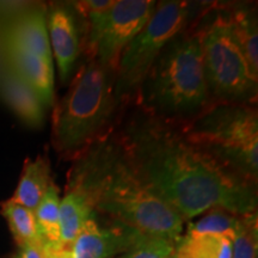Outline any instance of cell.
<instances>
[{"label":"cell","instance_id":"6da1fadb","mask_svg":"<svg viewBox=\"0 0 258 258\" xmlns=\"http://www.w3.org/2000/svg\"><path fill=\"white\" fill-rule=\"evenodd\" d=\"M117 139L144 184L184 220L213 208L238 217L257 213V183L190 143L178 123L141 110Z\"/></svg>","mask_w":258,"mask_h":258},{"label":"cell","instance_id":"7a4b0ae2","mask_svg":"<svg viewBox=\"0 0 258 258\" xmlns=\"http://www.w3.org/2000/svg\"><path fill=\"white\" fill-rule=\"evenodd\" d=\"M67 188L82 192L95 212L148 237L178 241L184 228V219L144 184L109 134L74 156Z\"/></svg>","mask_w":258,"mask_h":258},{"label":"cell","instance_id":"3957f363","mask_svg":"<svg viewBox=\"0 0 258 258\" xmlns=\"http://www.w3.org/2000/svg\"><path fill=\"white\" fill-rule=\"evenodd\" d=\"M138 91L141 110L172 123H185L212 104L199 29L184 28L167 43Z\"/></svg>","mask_w":258,"mask_h":258},{"label":"cell","instance_id":"277c9868","mask_svg":"<svg viewBox=\"0 0 258 258\" xmlns=\"http://www.w3.org/2000/svg\"><path fill=\"white\" fill-rule=\"evenodd\" d=\"M114 76L93 59L79 70L54 114L53 138L59 152L74 157L104 137L120 102Z\"/></svg>","mask_w":258,"mask_h":258},{"label":"cell","instance_id":"5b68a950","mask_svg":"<svg viewBox=\"0 0 258 258\" xmlns=\"http://www.w3.org/2000/svg\"><path fill=\"white\" fill-rule=\"evenodd\" d=\"M179 125L190 143L225 167L257 183L258 116L252 104L212 103Z\"/></svg>","mask_w":258,"mask_h":258},{"label":"cell","instance_id":"8992f818","mask_svg":"<svg viewBox=\"0 0 258 258\" xmlns=\"http://www.w3.org/2000/svg\"><path fill=\"white\" fill-rule=\"evenodd\" d=\"M202 62L213 103L252 104L257 97L256 76L235 40L230 17L218 14L200 29Z\"/></svg>","mask_w":258,"mask_h":258},{"label":"cell","instance_id":"52a82bcc","mask_svg":"<svg viewBox=\"0 0 258 258\" xmlns=\"http://www.w3.org/2000/svg\"><path fill=\"white\" fill-rule=\"evenodd\" d=\"M189 3L159 2L134 40L125 47L116 70L115 93L118 101L139 89L167 43L186 27Z\"/></svg>","mask_w":258,"mask_h":258},{"label":"cell","instance_id":"ba28073f","mask_svg":"<svg viewBox=\"0 0 258 258\" xmlns=\"http://www.w3.org/2000/svg\"><path fill=\"white\" fill-rule=\"evenodd\" d=\"M156 5L153 0H118L105 11L84 17L90 59L116 73L125 47L143 30Z\"/></svg>","mask_w":258,"mask_h":258},{"label":"cell","instance_id":"9c48e42d","mask_svg":"<svg viewBox=\"0 0 258 258\" xmlns=\"http://www.w3.org/2000/svg\"><path fill=\"white\" fill-rule=\"evenodd\" d=\"M143 235L117 222L110 227H102L93 215L71 245V258H116Z\"/></svg>","mask_w":258,"mask_h":258},{"label":"cell","instance_id":"30bf717a","mask_svg":"<svg viewBox=\"0 0 258 258\" xmlns=\"http://www.w3.org/2000/svg\"><path fill=\"white\" fill-rule=\"evenodd\" d=\"M47 29L51 54H54L60 78L66 83L80 55L79 25L72 6L51 5L47 12Z\"/></svg>","mask_w":258,"mask_h":258},{"label":"cell","instance_id":"8fae6325","mask_svg":"<svg viewBox=\"0 0 258 258\" xmlns=\"http://www.w3.org/2000/svg\"><path fill=\"white\" fill-rule=\"evenodd\" d=\"M3 48H21L53 60L47 29L46 11L42 8L29 9L16 15L2 31Z\"/></svg>","mask_w":258,"mask_h":258},{"label":"cell","instance_id":"7c38bea8","mask_svg":"<svg viewBox=\"0 0 258 258\" xmlns=\"http://www.w3.org/2000/svg\"><path fill=\"white\" fill-rule=\"evenodd\" d=\"M11 69L34 90L43 106H50L54 99L53 60L44 59L21 48H3Z\"/></svg>","mask_w":258,"mask_h":258},{"label":"cell","instance_id":"4fadbf2b","mask_svg":"<svg viewBox=\"0 0 258 258\" xmlns=\"http://www.w3.org/2000/svg\"><path fill=\"white\" fill-rule=\"evenodd\" d=\"M0 96L25 124L34 128L43 124V104L34 90L9 64L0 71Z\"/></svg>","mask_w":258,"mask_h":258},{"label":"cell","instance_id":"5bb4252c","mask_svg":"<svg viewBox=\"0 0 258 258\" xmlns=\"http://www.w3.org/2000/svg\"><path fill=\"white\" fill-rule=\"evenodd\" d=\"M53 179L50 165L44 157L35 160H27L22 172L17 189L10 201L35 211L49 189Z\"/></svg>","mask_w":258,"mask_h":258},{"label":"cell","instance_id":"9a60e30c","mask_svg":"<svg viewBox=\"0 0 258 258\" xmlns=\"http://www.w3.org/2000/svg\"><path fill=\"white\" fill-rule=\"evenodd\" d=\"M93 215L95 211L88 199L78 190L67 188L62 200H60V243L63 246L71 247L84 225Z\"/></svg>","mask_w":258,"mask_h":258},{"label":"cell","instance_id":"2e32d148","mask_svg":"<svg viewBox=\"0 0 258 258\" xmlns=\"http://www.w3.org/2000/svg\"><path fill=\"white\" fill-rule=\"evenodd\" d=\"M175 258H232V238L185 234L176 243Z\"/></svg>","mask_w":258,"mask_h":258},{"label":"cell","instance_id":"e0dca14e","mask_svg":"<svg viewBox=\"0 0 258 258\" xmlns=\"http://www.w3.org/2000/svg\"><path fill=\"white\" fill-rule=\"evenodd\" d=\"M234 37L252 72L258 76V31L252 10L238 8L228 12Z\"/></svg>","mask_w":258,"mask_h":258},{"label":"cell","instance_id":"ac0fdd59","mask_svg":"<svg viewBox=\"0 0 258 258\" xmlns=\"http://www.w3.org/2000/svg\"><path fill=\"white\" fill-rule=\"evenodd\" d=\"M2 213L8 220L9 227L18 247L31 245L41 250L42 239L38 233L34 211L9 200L2 206Z\"/></svg>","mask_w":258,"mask_h":258},{"label":"cell","instance_id":"d6986e66","mask_svg":"<svg viewBox=\"0 0 258 258\" xmlns=\"http://www.w3.org/2000/svg\"><path fill=\"white\" fill-rule=\"evenodd\" d=\"M59 209H60V192L55 183H51L49 189L42 199L40 205L34 211L35 219L41 235L42 246L43 245H59L60 228H59Z\"/></svg>","mask_w":258,"mask_h":258},{"label":"cell","instance_id":"ffe728a7","mask_svg":"<svg viewBox=\"0 0 258 258\" xmlns=\"http://www.w3.org/2000/svg\"><path fill=\"white\" fill-rule=\"evenodd\" d=\"M239 218L240 217H238V215L226 212L224 209L213 208L206 213L205 217H202L200 220L190 224L186 234L226 235V237H230L233 239Z\"/></svg>","mask_w":258,"mask_h":258},{"label":"cell","instance_id":"44dd1931","mask_svg":"<svg viewBox=\"0 0 258 258\" xmlns=\"http://www.w3.org/2000/svg\"><path fill=\"white\" fill-rule=\"evenodd\" d=\"M257 213L239 218L232 239V258H257Z\"/></svg>","mask_w":258,"mask_h":258},{"label":"cell","instance_id":"7402d4cb","mask_svg":"<svg viewBox=\"0 0 258 258\" xmlns=\"http://www.w3.org/2000/svg\"><path fill=\"white\" fill-rule=\"evenodd\" d=\"M176 243L164 238L143 237L116 258H175Z\"/></svg>","mask_w":258,"mask_h":258},{"label":"cell","instance_id":"603a6c76","mask_svg":"<svg viewBox=\"0 0 258 258\" xmlns=\"http://www.w3.org/2000/svg\"><path fill=\"white\" fill-rule=\"evenodd\" d=\"M14 258H43L40 249L31 246V245H24L19 246L18 251L16 252Z\"/></svg>","mask_w":258,"mask_h":258}]
</instances>
